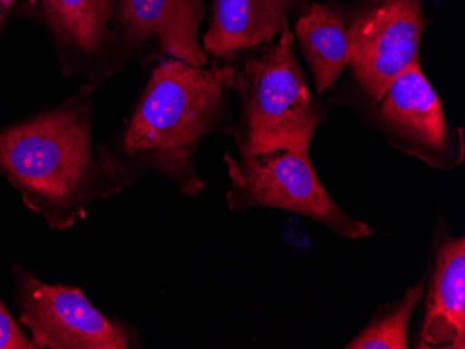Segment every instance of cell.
I'll return each mask as SVG.
<instances>
[{"label":"cell","mask_w":465,"mask_h":349,"mask_svg":"<svg viewBox=\"0 0 465 349\" xmlns=\"http://www.w3.org/2000/svg\"><path fill=\"white\" fill-rule=\"evenodd\" d=\"M315 0H206V30L201 45L206 56L232 64L242 54L271 45L284 25Z\"/></svg>","instance_id":"30bf717a"},{"label":"cell","mask_w":465,"mask_h":349,"mask_svg":"<svg viewBox=\"0 0 465 349\" xmlns=\"http://www.w3.org/2000/svg\"><path fill=\"white\" fill-rule=\"evenodd\" d=\"M371 109L379 131L397 150L433 168L459 163L464 156L462 130H451L420 62L401 73Z\"/></svg>","instance_id":"9c48e42d"},{"label":"cell","mask_w":465,"mask_h":349,"mask_svg":"<svg viewBox=\"0 0 465 349\" xmlns=\"http://www.w3.org/2000/svg\"><path fill=\"white\" fill-rule=\"evenodd\" d=\"M294 46L287 24L273 44L248 52L232 64V91L240 99V116L232 132L237 156L311 150L326 111L308 87Z\"/></svg>","instance_id":"3957f363"},{"label":"cell","mask_w":465,"mask_h":349,"mask_svg":"<svg viewBox=\"0 0 465 349\" xmlns=\"http://www.w3.org/2000/svg\"><path fill=\"white\" fill-rule=\"evenodd\" d=\"M425 278L410 286L403 298L378 307L371 322L347 349H406L409 346V325L415 307L424 298Z\"/></svg>","instance_id":"4fadbf2b"},{"label":"cell","mask_w":465,"mask_h":349,"mask_svg":"<svg viewBox=\"0 0 465 349\" xmlns=\"http://www.w3.org/2000/svg\"><path fill=\"white\" fill-rule=\"evenodd\" d=\"M18 322L36 349H137V328L109 316L80 286L46 284L21 263L10 267Z\"/></svg>","instance_id":"5b68a950"},{"label":"cell","mask_w":465,"mask_h":349,"mask_svg":"<svg viewBox=\"0 0 465 349\" xmlns=\"http://www.w3.org/2000/svg\"><path fill=\"white\" fill-rule=\"evenodd\" d=\"M21 4L23 0H0V38L12 23L17 22Z\"/></svg>","instance_id":"9a60e30c"},{"label":"cell","mask_w":465,"mask_h":349,"mask_svg":"<svg viewBox=\"0 0 465 349\" xmlns=\"http://www.w3.org/2000/svg\"><path fill=\"white\" fill-rule=\"evenodd\" d=\"M232 212L279 209L322 224L336 236L367 238L370 226L344 212L323 187L311 163L310 150H276L251 156L224 153Z\"/></svg>","instance_id":"277c9868"},{"label":"cell","mask_w":465,"mask_h":349,"mask_svg":"<svg viewBox=\"0 0 465 349\" xmlns=\"http://www.w3.org/2000/svg\"><path fill=\"white\" fill-rule=\"evenodd\" d=\"M417 348H465V238L441 228Z\"/></svg>","instance_id":"8fae6325"},{"label":"cell","mask_w":465,"mask_h":349,"mask_svg":"<svg viewBox=\"0 0 465 349\" xmlns=\"http://www.w3.org/2000/svg\"><path fill=\"white\" fill-rule=\"evenodd\" d=\"M206 0H119L114 22L112 67L116 77L132 64L172 57L208 66L201 45Z\"/></svg>","instance_id":"52a82bcc"},{"label":"cell","mask_w":465,"mask_h":349,"mask_svg":"<svg viewBox=\"0 0 465 349\" xmlns=\"http://www.w3.org/2000/svg\"><path fill=\"white\" fill-rule=\"evenodd\" d=\"M119 0H23L18 20L48 39L64 78L101 85L114 77V22Z\"/></svg>","instance_id":"ba28073f"},{"label":"cell","mask_w":465,"mask_h":349,"mask_svg":"<svg viewBox=\"0 0 465 349\" xmlns=\"http://www.w3.org/2000/svg\"><path fill=\"white\" fill-rule=\"evenodd\" d=\"M292 36L310 67L316 95L333 90L351 62L347 2H313L295 20Z\"/></svg>","instance_id":"7c38bea8"},{"label":"cell","mask_w":465,"mask_h":349,"mask_svg":"<svg viewBox=\"0 0 465 349\" xmlns=\"http://www.w3.org/2000/svg\"><path fill=\"white\" fill-rule=\"evenodd\" d=\"M350 69L370 106L420 59L424 0H349Z\"/></svg>","instance_id":"8992f818"},{"label":"cell","mask_w":465,"mask_h":349,"mask_svg":"<svg viewBox=\"0 0 465 349\" xmlns=\"http://www.w3.org/2000/svg\"><path fill=\"white\" fill-rule=\"evenodd\" d=\"M146 69L132 111L109 140L102 156L123 189L143 177L162 174L183 197L198 198L206 184L198 173V150L216 132L232 135L230 106L234 67L209 62L197 67L164 57Z\"/></svg>","instance_id":"6da1fadb"},{"label":"cell","mask_w":465,"mask_h":349,"mask_svg":"<svg viewBox=\"0 0 465 349\" xmlns=\"http://www.w3.org/2000/svg\"><path fill=\"white\" fill-rule=\"evenodd\" d=\"M98 87L84 82L59 105L0 126V177L57 233L125 191L94 141Z\"/></svg>","instance_id":"7a4b0ae2"},{"label":"cell","mask_w":465,"mask_h":349,"mask_svg":"<svg viewBox=\"0 0 465 349\" xmlns=\"http://www.w3.org/2000/svg\"><path fill=\"white\" fill-rule=\"evenodd\" d=\"M0 349H36L33 338L0 296Z\"/></svg>","instance_id":"5bb4252c"}]
</instances>
